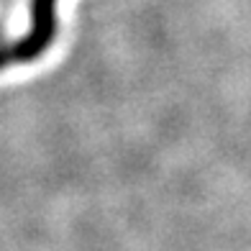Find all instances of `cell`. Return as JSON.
<instances>
[{
    "instance_id": "cell-1",
    "label": "cell",
    "mask_w": 251,
    "mask_h": 251,
    "mask_svg": "<svg viewBox=\"0 0 251 251\" xmlns=\"http://www.w3.org/2000/svg\"><path fill=\"white\" fill-rule=\"evenodd\" d=\"M56 39V0H31V28L13 44L0 41V70L33 62Z\"/></svg>"
}]
</instances>
